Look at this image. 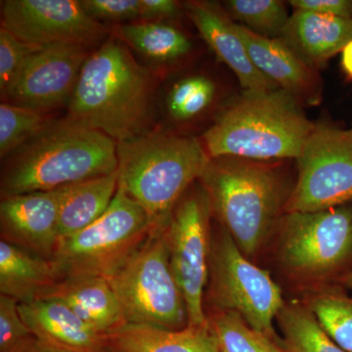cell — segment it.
<instances>
[{
	"instance_id": "1",
	"label": "cell",
	"mask_w": 352,
	"mask_h": 352,
	"mask_svg": "<svg viewBox=\"0 0 352 352\" xmlns=\"http://www.w3.org/2000/svg\"><path fill=\"white\" fill-rule=\"evenodd\" d=\"M151 76L118 38L90 53L69 100L68 117L116 143L149 133Z\"/></svg>"
},
{
	"instance_id": "2",
	"label": "cell",
	"mask_w": 352,
	"mask_h": 352,
	"mask_svg": "<svg viewBox=\"0 0 352 352\" xmlns=\"http://www.w3.org/2000/svg\"><path fill=\"white\" fill-rule=\"evenodd\" d=\"M117 143L67 116L46 122L3 166L1 195L52 191L118 171Z\"/></svg>"
},
{
	"instance_id": "3",
	"label": "cell",
	"mask_w": 352,
	"mask_h": 352,
	"mask_svg": "<svg viewBox=\"0 0 352 352\" xmlns=\"http://www.w3.org/2000/svg\"><path fill=\"white\" fill-rule=\"evenodd\" d=\"M303 104L281 88L233 96L201 136L210 159L296 160L314 131Z\"/></svg>"
},
{
	"instance_id": "4",
	"label": "cell",
	"mask_w": 352,
	"mask_h": 352,
	"mask_svg": "<svg viewBox=\"0 0 352 352\" xmlns=\"http://www.w3.org/2000/svg\"><path fill=\"white\" fill-rule=\"evenodd\" d=\"M118 187L155 226H168L180 199L200 180L210 157L200 139L151 132L117 144Z\"/></svg>"
},
{
	"instance_id": "5",
	"label": "cell",
	"mask_w": 352,
	"mask_h": 352,
	"mask_svg": "<svg viewBox=\"0 0 352 352\" xmlns=\"http://www.w3.org/2000/svg\"><path fill=\"white\" fill-rule=\"evenodd\" d=\"M200 182L212 212L240 251L252 258L289 200L278 161L214 157Z\"/></svg>"
},
{
	"instance_id": "6",
	"label": "cell",
	"mask_w": 352,
	"mask_h": 352,
	"mask_svg": "<svg viewBox=\"0 0 352 352\" xmlns=\"http://www.w3.org/2000/svg\"><path fill=\"white\" fill-rule=\"evenodd\" d=\"M168 226H155L138 250L107 278L126 323L168 330L188 325L184 298L171 270Z\"/></svg>"
},
{
	"instance_id": "7",
	"label": "cell",
	"mask_w": 352,
	"mask_h": 352,
	"mask_svg": "<svg viewBox=\"0 0 352 352\" xmlns=\"http://www.w3.org/2000/svg\"><path fill=\"white\" fill-rule=\"evenodd\" d=\"M154 222L144 208L118 187L100 219L58 243L50 261L59 280L113 275L148 237Z\"/></svg>"
},
{
	"instance_id": "8",
	"label": "cell",
	"mask_w": 352,
	"mask_h": 352,
	"mask_svg": "<svg viewBox=\"0 0 352 352\" xmlns=\"http://www.w3.org/2000/svg\"><path fill=\"white\" fill-rule=\"evenodd\" d=\"M210 298L219 311L235 312L252 329L278 342L274 329L285 303L268 271L240 251L226 229L210 241Z\"/></svg>"
},
{
	"instance_id": "9",
	"label": "cell",
	"mask_w": 352,
	"mask_h": 352,
	"mask_svg": "<svg viewBox=\"0 0 352 352\" xmlns=\"http://www.w3.org/2000/svg\"><path fill=\"white\" fill-rule=\"evenodd\" d=\"M298 164V180L287 212H312L344 205L352 199V129L315 124Z\"/></svg>"
},
{
	"instance_id": "10",
	"label": "cell",
	"mask_w": 352,
	"mask_h": 352,
	"mask_svg": "<svg viewBox=\"0 0 352 352\" xmlns=\"http://www.w3.org/2000/svg\"><path fill=\"white\" fill-rule=\"evenodd\" d=\"M206 190L192 189L180 199L166 228L171 270L186 305L188 326L208 324L204 296L210 275V217Z\"/></svg>"
},
{
	"instance_id": "11",
	"label": "cell",
	"mask_w": 352,
	"mask_h": 352,
	"mask_svg": "<svg viewBox=\"0 0 352 352\" xmlns=\"http://www.w3.org/2000/svg\"><path fill=\"white\" fill-rule=\"evenodd\" d=\"M280 223L282 259L294 272L322 276L339 268L352 254L349 208L287 212Z\"/></svg>"
},
{
	"instance_id": "12",
	"label": "cell",
	"mask_w": 352,
	"mask_h": 352,
	"mask_svg": "<svg viewBox=\"0 0 352 352\" xmlns=\"http://www.w3.org/2000/svg\"><path fill=\"white\" fill-rule=\"evenodd\" d=\"M1 28L34 47L103 44L108 30L92 19L76 0H6Z\"/></svg>"
},
{
	"instance_id": "13",
	"label": "cell",
	"mask_w": 352,
	"mask_h": 352,
	"mask_svg": "<svg viewBox=\"0 0 352 352\" xmlns=\"http://www.w3.org/2000/svg\"><path fill=\"white\" fill-rule=\"evenodd\" d=\"M89 54L87 48L78 45L41 48L2 97L14 105L41 112L69 103Z\"/></svg>"
},
{
	"instance_id": "14",
	"label": "cell",
	"mask_w": 352,
	"mask_h": 352,
	"mask_svg": "<svg viewBox=\"0 0 352 352\" xmlns=\"http://www.w3.org/2000/svg\"><path fill=\"white\" fill-rule=\"evenodd\" d=\"M60 189L3 197L2 240L51 259L59 243Z\"/></svg>"
},
{
	"instance_id": "15",
	"label": "cell",
	"mask_w": 352,
	"mask_h": 352,
	"mask_svg": "<svg viewBox=\"0 0 352 352\" xmlns=\"http://www.w3.org/2000/svg\"><path fill=\"white\" fill-rule=\"evenodd\" d=\"M183 12L219 62L226 65L244 90L279 88L263 76L252 63L237 24L231 19L220 2L190 0L182 2Z\"/></svg>"
},
{
	"instance_id": "16",
	"label": "cell",
	"mask_w": 352,
	"mask_h": 352,
	"mask_svg": "<svg viewBox=\"0 0 352 352\" xmlns=\"http://www.w3.org/2000/svg\"><path fill=\"white\" fill-rule=\"evenodd\" d=\"M237 30L252 63L263 76L294 95L303 106L320 103L323 82L318 69L305 64L280 38H263L239 24Z\"/></svg>"
},
{
	"instance_id": "17",
	"label": "cell",
	"mask_w": 352,
	"mask_h": 352,
	"mask_svg": "<svg viewBox=\"0 0 352 352\" xmlns=\"http://www.w3.org/2000/svg\"><path fill=\"white\" fill-rule=\"evenodd\" d=\"M19 312L34 337L51 346L69 352H99L106 344L105 336L54 298L19 303Z\"/></svg>"
},
{
	"instance_id": "18",
	"label": "cell",
	"mask_w": 352,
	"mask_h": 352,
	"mask_svg": "<svg viewBox=\"0 0 352 352\" xmlns=\"http://www.w3.org/2000/svg\"><path fill=\"white\" fill-rule=\"evenodd\" d=\"M280 39L305 64L318 69L352 41V18L294 11Z\"/></svg>"
},
{
	"instance_id": "19",
	"label": "cell",
	"mask_w": 352,
	"mask_h": 352,
	"mask_svg": "<svg viewBox=\"0 0 352 352\" xmlns=\"http://www.w3.org/2000/svg\"><path fill=\"white\" fill-rule=\"evenodd\" d=\"M41 298H54L68 305L101 335L126 323L117 296L105 277L82 275L63 278Z\"/></svg>"
},
{
	"instance_id": "20",
	"label": "cell",
	"mask_w": 352,
	"mask_h": 352,
	"mask_svg": "<svg viewBox=\"0 0 352 352\" xmlns=\"http://www.w3.org/2000/svg\"><path fill=\"white\" fill-rule=\"evenodd\" d=\"M105 342L117 352H221L210 322L180 330L124 323L106 333Z\"/></svg>"
},
{
	"instance_id": "21",
	"label": "cell",
	"mask_w": 352,
	"mask_h": 352,
	"mask_svg": "<svg viewBox=\"0 0 352 352\" xmlns=\"http://www.w3.org/2000/svg\"><path fill=\"white\" fill-rule=\"evenodd\" d=\"M59 276L50 259L41 258L6 240L0 242V295L19 303L43 298Z\"/></svg>"
},
{
	"instance_id": "22",
	"label": "cell",
	"mask_w": 352,
	"mask_h": 352,
	"mask_svg": "<svg viewBox=\"0 0 352 352\" xmlns=\"http://www.w3.org/2000/svg\"><path fill=\"white\" fill-rule=\"evenodd\" d=\"M119 175L99 176L61 187L60 240L91 226L107 212L117 193ZM59 240V241H60Z\"/></svg>"
},
{
	"instance_id": "23",
	"label": "cell",
	"mask_w": 352,
	"mask_h": 352,
	"mask_svg": "<svg viewBox=\"0 0 352 352\" xmlns=\"http://www.w3.org/2000/svg\"><path fill=\"white\" fill-rule=\"evenodd\" d=\"M119 38L155 63L173 65L191 54L193 43L179 28L166 22L122 25Z\"/></svg>"
},
{
	"instance_id": "24",
	"label": "cell",
	"mask_w": 352,
	"mask_h": 352,
	"mask_svg": "<svg viewBox=\"0 0 352 352\" xmlns=\"http://www.w3.org/2000/svg\"><path fill=\"white\" fill-rule=\"evenodd\" d=\"M219 83L207 74H190L173 83L166 96V110L176 124H191L205 117L215 106L224 107Z\"/></svg>"
},
{
	"instance_id": "25",
	"label": "cell",
	"mask_w": 352,
	"mask_h": 352,
	"mask_svg": "<svg viewBox=\"0 0 352 352\" xmlns=\"http://www.w3.org/2000/svg\"><path fill=\"white\" fill-rule=\"evenodd\" d=\"M276 320L282 333L278 344L285 352H347L331 339L307 308L285 305Z\"/></svg>"
},
{
	"instance_id": "26",
	"label": "cell",
	"mask_w": 352,
	"mask_h": 352,
	"mask_svg": "<svg viewBox=\"0 0 352 352\" xmlns=\"http://www.w3.org/2000/svg\"><path fill=\"white\" fill-rule=\"evenodd\" d=\"M222 6L234 22L266 38H280L291 16L280 0H226Z\"/></svg>"
},
{
	"instance_id": "27",
	"label": "cell",
	"mask_w": 352,
	"mask_h": 352,
	"mask_svg": "<svg viewBox=\"0 0 352 352\" xmlns=\"http://www.w3.org/2000/svg\"><path fill=\"white\" fill-rule=\"evenodd\" d=\"M208 322L221 352H285L278 342L254 331L235 312L219 311Z\"/></svg>"
},
{
	"instance_id": "28",
	"label": "cell",
	"mask_w": 352,
	"mask_h": 352,
	"mask_svg": "<svg viewBox=\"0 0 352 352\" xmlns=\"http://www.w3.org/2000/svg\"><path fill=\"white\" fill-rule=\"evenodd\" d=\"M43 112L10 103L0 105V156L7 157L41 131Z\"/></svg>"
},
{
	"instance_id": "29",
	"label": "cell",
	"mask_w": 352,
	"mask_h": 352,
	"mask_svg": "<svg viewBox=\"0 0 352 352\" xmlns=\"http://www.w3.org/2000/svg\"><path fill=\"white\" fill-rule=\"evenodd\" d=\"M309 309L331 339L352 352V298L340 294H323L310 302Z\"/></svg>"
},
{
	"instance_id": "30",
	"label": "cell",
	"mask_w": 352,
	"mask_h": 352,
	"mask_svg": "<svg viewBox=\"0 0 352 352\" xmlns=\"http://www.w3.org/2000/svg\"><path fill=\"white\" fill-rule=\"evenodd\" d=\"M41 48L19 41L6 29H0V90L6 94L30 58Z\"/></svg>"
},
{
	"instance_id": "31",
	"label": "cell",
	"mask_w": 352,
	"mask_h": 352,
	"mask_svg": "<svg viewBox=\"0 0 352 352\" xmlns=\"http://www.w3.org/2000/svg\"><path fill=\"white\" fill-rule=\"evenodd\" d=\"M34 335L19 312V302L0 295V352H17Z\"/></svg>"
},
{
	"instance_id": "32",
	"label": "cell",
	"mask_w": 352,
	"mask_h": 352,
	"mask_svg": "<svg viewBox=\"0 0 352 352\" xmlns=\"http://www.w3.org/2000/svg\"><path fill=\"white\" fill-rule=\"evenodd\" d=\"M80 3L89 17L100 23L140 18V0H80Z\"/></svg>"
},
{
	"instance_id": "33",
	"label": "cell",
	"mask_w": 352,
	"mask_h": 352,
	"mask_svg": "<svg viewBox=\"0 0 352 352\" xmlns=\"http://www.w3.org/2000/svg\"><path fill=\"white\" fill-rule=\"evenodd\" d=\"M288 3L293 7L294 11L352 18L351 0H291Z\"/></svg>"
},
{
	"instance_id": "34",
	"label": "cell",
	"mask_w": 352,
	"mask_h": 352,
	"mask_svg": "<svg viewBox=\"0 0 352 352\" xmlns=\"http://www.w3.org/2000/svg\"><path fill=\"white\" fill-rule=\"evenodd\" d=\"M182 12V4L175 0H140L139 19L143 22L177 20Z\"/></svg>"
},
{
	"instance_id": "35",
	"label": "cell",
	"mask_w": 352,
	"mask_h": 352,
	"mask_svg": "<svg viewBox=\"0 0 352 352\" xmlns=\"http://www.w3.org/2000/svg\"><path fill=\"white\" fill-rule=\"evenodd\" d=\"M17 352H69L65 349H59L46 342H41L36 337H32L24 346L21 347Z\"/></svg>"
},
{
	"instance_id": "36",
	"label": "cell",
	"mask_w": 352,
	"mask_h": 352,
	"mask_svg": "<svg viewBox=\"0 0 352 352\" xmlns=\"http://www.w3.org/2000/svg\"><path fill=\"white\" fill-rule=\"evenodd\" d=\"M342 67L344 74L352 80V41L342 51Z\"/></svg>"
},
{
	"instance_id": "37",
	"label": "cell",
	"mask_w": 352,
	"mask_h": 352,
	"mask_svg": "<svg viewBox=\"0 0 352 352\" xmlns=\"http://www.w3.org/2000/svg\"><path fill=\"white\" fill-rule=\"evenodd\" d=\"M344 282H346V284L349 287V288L352 289V271L346 275V278H344Z\"/></svg>"
},
{
	"instance_id": "38",
	"label": "cell",
	"mask_w": 352,
	"mask_h": 352,
	"mask_svg": "<svg viewBox=\"0 0 352 352\" xmlns=\"http://www.w3.org/2000/svg\"><path fill=\"white\" fill-rule=\"evenodd\" d=\"M351 129H352V127H351Z\"/></svg>"
}]
</instances>
